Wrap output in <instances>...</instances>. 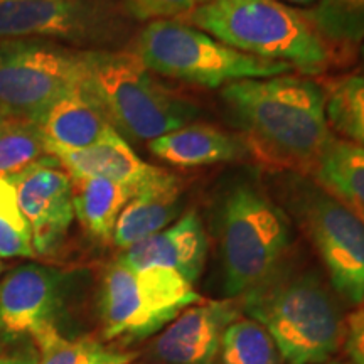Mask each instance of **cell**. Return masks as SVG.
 Masks as SVG:
<instances>
[{
  "instance_id": "obj_1",
  "label": "cell",
  "mask_w": 364,
  "mask_h": 364,
  "mask_svg": "<svg viewBox=\"0 0 364 364\" xmlns=\"http://www.w3.org/2000/svg\"><path fill=\"white\" fill-rule=\"evenodd\" d=\"M221 97L245 134L250 152L273 166L312 174L334 135L327 120V93L316 81L273 76L235 81Z\"/></svg>"
},
{
  "instance_id": "obj_2",
  "label": "cell",
  "mask_w": 364,
  "mask_h": 364,
  "mask_svg": "<svg viewBox=\"0 0 364 364\" xmlns=\"http://www.w3.org/2000/svg\"><path fill=\"white\" fill-rule=\"evenodd\" d=\"M241 311L268 331L289 364H322L344 343L346 322L324 284L312 273L280 268L238 299Z\"/></svg>"
},
{
  "instance_id": "obj_3",
  "label": "cell",
  "mask_w": 364,
  "mask_h": 364,
  "mask_svg": "<svg viewBox=\"0 0 364 364\" xmlns=\"http://www.w3.org/2000/svg\"><path fill=\"white\" fill-rule=\"evenodd\" d=\"M236 51L316 75L329 53L306 14L279 0H211L181 17Z\"/></svg>"
},
{
  "instance_id": "obj_4",
  "label": "cell",
  "mask_w": 364,
  "mask_h": 364,
  "mask_svg": "<svg viewBox=\"0 0 364 364\" xmlns=\"http://www.w3.org/2000/svg\"><path fill=\"white\" fill-rule=\"evenodd\" d=\"M85 88L122 136L150 140L193 124L199 108L164 86L134 51L85 49Z\"/></svg>"
},
{
  "instance_id": "obj_5",
  "label": "cell",
  "mask_w": 364,
  "mask_h": 364,
  "mask_svg": "<svg viewBox=\"0 0 364 364\" xmlns=\"http://www.w3.org/2000/svg\"><path fill=\"white\" fill-rule=\"evenodd\" d=\"M218 235L230 299H240L270 279L292 238L285 213L248 181L231 186L223 196Z\"/></svg>"
},
{
  "instance_id": "obj_6",
  "label": "cell",
  "mask_w": 364,
  "mask_h": 364,
  "mask_svg": "<svg viewBox=\"0 0 364 364\" xmlns=\"http://www.w3.org/2000/svg\"><path fill=\"white\" fill-rule=\"evenodd\" d=\"M134 53L149 71L203 88H223L235 81L273 78L294 71L287 63L236 51L176 19L149 22L136 38Z\"/></svg>"
},
{
  "instance_id": "obj_7",
  "label": "cell",
  "mask_w": 364,
  "mask_h": 364,
  "mask_svg": "<svg viewBox=\"0 0 364 364\" xmlns=\"http://www.w3.org/2000/svg\"><path fill=\"white\" fill-rule=\"evenodd\" d=\"M194 285L167 268L132 270L115 262L103 277L100 312L107 339L140 341L201 302Z\"/></svg>"
},
{
  "instance_id": "obj_8",
  "label": "cell",
  "mask_w": 364,
  "mask_h": 364,
  "mask_svg": "<svg viewBox=\"0 0 364 364\" xmlns=\"http://www.w3.org/2000/svg\"><path fill=\"white\" fill-rule=\"evenodd\" d=\"M85 83L80 51L53 41H0V112L39 122Z\"/></svg>"
},
{
  "instance_id": "obj_9",
  "label": "cell",
  "mask_w": 364,
  "mask_h": 364,
  "mask_svg": "<svg viewBox=\"0 0 364 364\" xmlns=\"http://www.w3.org/2000/svg\"><path fill=\"white\" fill-rule=\"evenodd\" d=\"M292 208L327 268L331 284L353 306L364 302V221L304 176L285 182Z\"/></svg>"
},
{
  "instance_id": "obj_10",
  "label": "cell",
  "mask_w": 364,
  "mask_h": 364,
  "mask_svg": "<svg viewBox=\"0 0 364 364\" xmlns=\"http://www.w3.org/2000/svg\"><path fill=\"white\" fill-rule=\"evenodd\" d=\"M127 31L113 0H0V41H61L90 51L118 44Z\"/></svg>"
},
{
  "instance_id": "obj_11",
  "label": "cell",
  "mask_w": 364,
  "mask_h": 364,
  "mask_svg": "<svg viewBox=\"0 0 364 364\" xmlns=\"http://www.w3.org/2000/svg\"><path fill=\"white\" fill-rule=\"evenodd\" d=\"M66 275L44 265H22L0 284V332L33 343L58 329Z\"/></svg>"
},
{
  "instance_id": "obj_12",
  "label": "cell",
  "mask_w": 364,
  "mask_h": 364,
  "mask_svg": "<svg viewBox=\"0 0 364 364\" xmlns=\"http://www.w3.org/2000/svg\"><path fill=\"white\" fill-rule=\"evenodd\" d=\"M54 157H48L21 174L12 176L17 199L33 235L36 255L53 253L75 221L71 176L59 167Z\"/></svg>"
},
{
  "instance_id": "obj_13",
  "label": "cell",
  "mask_w": 364,
  "mask_h": 364,
  "mask_svg": "<svg viewBox=\"0 0 364 364\" xmlns=\"http://www.w3.org/2000/svg\"><path fill=\"white\" fill-rule=\"evenodd\" d=\"M240 316L238 299L201 300L162 331L154 351L167 364H216L225 331Z\"/></svg>"
},
{
  "instance_id": "obj_14",
  "label": "cell",
  "mask_w": 364,
  "mask_h": 364,
  "mask_svg": "<svg viewBox=\"0 0 364 364\" xmlns=\"http://www.w3.org/2000/svg\"><path fill=\"white\" fill-rule=\"evenodd\" d=\"M206 258L208 236L203 221L198 213L188 211L166 230L124 250L118 262L132 270H174L194 285L201 277Z\"/></svg>"
},
{
  "instance_id": "obj_15",
  "label": "cell",
  "mask_w": 364,
  "mask_h": 364,
  "mask_svg": "<svg viewBox=\"0 0 364 364\" xmlns=\"http://www.w3.org/2000/svg\"><path fill=\"white\" fill-rule=\"evenodd\" d=\"M71 177H102L139 191L166 181L171 174L142 161L118 132L80 150H49Z\"/></svg>"
},
{
  "instance_id": "obj_16",
  "label": "cell",
  "mask_w": 364,
  "mask_h": 364,
  "mask_svg": "<svg viewBox=\"0 0 364 364\" xmlns=\"http://www.w3.org/2000/svg\"><path fill=\"white\" fill-rule=\"evenodd\" d=\"M49 150H80L115 134L85 85L61 98L39 122Z\"/></svg>"
},
{
  "instance_id": "obj_17",
  "label": "cell",
  "mask_w": 364,
  "mask_h": 364,
  "mask_svg": "<svg viewBox=\"0 0 364 364\" xmlns=\"http://www.w3.org/2000/svg\"><path fill=\"white\" fill-rule=\"evenodd\" d=\"M149 150L177 167L235 162L250 152L243 136L201 124H189L157 136L149 142Z\"/></svg>"
},
{
  "instance_id": "obj_18",
  "label": "cell",
  "mask_w": 364,
  "mask_h": 364,
  "mask_svg": "<svg viewBox=\"0 0 364 364\" xmlns=\"http://www.w3.org/2000/svg\"><path fill=\"white\" fill-rule=\"evenodd\" d=\"M181 199L182 186L174 174L134 194L118 216L112 238L115 247L127 250L166 230L179 216Z\"/></svg>"
},
{
  "instance_id": "obj_19",
  "label": "cell",
  "mask_w": 364,
  "mask_h": 364,
  "mask_svg": "<svg viewBox=\"0 0 364 364\" xmlns=\"http://www.w3.org/2000/svg\"><path fill=\"white\" fill-rule=\"evenodd\" d=\"M314 181L364 221V149L332 136L312 171Z\"/></svg>"
},
{
  "instance_id": "obj_20",
  "label": "cell",
  "mask_w": 364,
  "mask_h": 364,
  "mask_svg": "<svg viewBox=\"0 0 364 364\" xmlns=\"http://www.w3.org/2000/svg\"><path fill=\"white\" fill-rule=\"evenodd\" d=\"M73 206L81 226L100 241H112L118 216L134 191L102 177H71Z\"/></svg>"
},
{
  "instance_id": "obj_21",
  "label": "cell",
  "mask_w": 364,
  "mask_h": 364,
  "mask_svg": "<svg viewBox=\"0 0 364 364\" xmlns=\"http://www.w3.org/2000/svg\"><path fill=\"white\" fill-rule=\"evenodd\" d=\"M51 157L41 125L27 118L7 117L0 130V177L21 174Z\"/></svg>"
},
{
  "instance_id": "obj_22",
  "label": "cell",
  "mask_w": 364,
  "mask_h": 364,
  "mask_svg": "<svg viewBox=\"0 0 364 364\" xmlns=\"http://www.w3.org/2000/svg\"><path fill=\"white\" fill-rule=\"evenodd\" d=\"M38 346L39 364H132L136 353L112 349L95 339H66L59 331L34 343Z\"/></svg>"
},
{
  "instance_id": "obj_23",
  "label": "cell",
  "mask_w": 364,
  "mask_h": 364,
  "mask_svg": "<svg viewBox=\"0 0 364 364\" xmlns=\"http://www.w3.org/2000/svg\"><path fill=\"white\" fill-rule=\"evenodd\" d=\"M223 364H280V353L268 331L253 318H236L221 341Z\"/></svg>"
},
{
  "instance_id": "obj_24",
  "label": "cell",
  "mask_w": 364,
  "mask_h": 364,
  "mask_svg": "<svg viewBox=\"0 0 364 364\" xmlns=\"http://www.w3.org/2000/svg\"><path fill=\"white\" fill-rule=\"evenodd\" d=\"M326 110L329 124L364 149V76H348L332 85Z\"/></svg>"
},
{
  "instance_id": "obj_25",
  "label": "cell",
  "mask_w": 364,
  "mask_h": 364,
  "mask_svg": "<svg viewBox=\"0 0 364 364\" xmlns=\"http://www.w3.org/2000/svg\"><path fill=\"white\" fill-rule=\"evenodd\" d=\"M306 16L322 38L334 43L356 44L364 39V0H318Z\"/></svg>"
},
{
  "instance_id": "obj_26",
  "label": "cell",
  "mask_w": 364,
  "mask_h": 364,
  "mask_svg": "<svg viewBox=\"0 0 364 364\" xmlns=\"http://www.w3.org/2000/svg\"><path fill=\"white\" fill-rule=\"evenodd\" d=\"M33 235L11 177H0V258L34 257Z\"/></svg>"
},
{
  "instance_id": "obj_27",
  "label": "cell",
  "mask_w": 364,
  "mask_h": 364,
  "mask_svg": "<svg viewBox=\"0 0 364 364\" xmlns=\"http://www.w3.org/2000/svg\"><path fill=\"white\" fill-rule=\"evenodd\" d=\"M211 0H127V11L136 21H162L184 17Z\"/></svg>"
},
{
  "instance_id": "obj_28",
  "label": "cell",
  "mask_w": 364,
  "mask_h": 364,
  "mask_svg": "<svg viewBox=\"0 0 364 364\" xmlns=\"http://www.w3.org/2000/svg\"><path fill=\"white\" fill-rule=\"evenodd\" d=\"M41 353L33 341L0 338V364H39Z\"/></svg>"
},
{
  "instance_id": "obj_29",
  "label": "cell",
  "mask_w": 364,
  "mask_h": 364,
  "mask_svg": "<svg viewBox=\"0 0 364 364\" xmlns=\"http://www.w3.org/2000/svg\"><path fill=\"white\" fill-rule=\"evenodd\" d=\"M344 346L353 364H364V302L346 321Z\"/></svg>"
},
{
  "instance_id": "obj_30",
  "label": "cell",
  "mask_w": 364,
  "mask_h": 364,
  "mask_svg": "<svg viewBox=\"0 0 364 364\" xmlns=\"http://www.w3.org/2000/svg\"><path fill=\"white\" fill-rule=\"evenodd\" d=\"M6 118H7V115L4 112H0V130H2V127H4V122H6Z\"/></svg>"
},
{
  "instance_id": "obj_31",
  "label": "cell",
  "mask_w": 364,
  "mask_h": 364,
  "mask_svg": "<svg viewBox=\"0 0 364 364\" xmlns=\"http://www.w3.org/2000/svg\"><path fill=\"white\" fill-rule=\"evenodd\" d=\"M290 2H295V4H309V2H312V0H290Z\"/></svg>"
},
{
  "instance_id": "obj_32",
  "label": "cell",
  "mask_w": 364,
  "mask_h": 364,
  "mask_svg": "<svg viewBox=\"0 0 364 364\" xmlns=\"http://www.w3.org/2000/svg\"><path fill=\"white\" fill-rule=\"evenodd\" d=\"M361 56H363V63H364V46H363V51H361Z\"/></svg>"
},
{
  "instance_id": "obj_33",
  "label": "cell",
  "mask_w": 364,
  "mask_h": 364,
  "mask_svg": "<svg viewBox=\"0 0 364 364\" xmlns=\"http://www.w3.org/2000/svg\"><path fill=\"white\" fill-rule=\"evenodd\" d=\"M322 364H343V363H322Z\"/></svg>"
},
{
  "instance_id": "obj_34",
  "label": "cell",
  "mask_w": 364,
  "mask_h": 364,
  "mask_svg": "<svg viewBox=\"0 0 364 364\" xmlns=\"http://www.w3.org/2000/svg\"><path fill=\"white\" fill-rule=\"evenodd\" d=\"M0 270H2V265H0Z\"/></svg>"
},
{
  "instance_id": "obj_35",
  "label": "cell",
  "mask_w": 364,
  "mask_h": 364,
  "mask_svg": "<svg viewBox=\"0 0 364 364\" xmlns=\"http://www.w3.org/2000/svg\"><path fill=\"white\" fill-rule=\"evenodd\" d=\"M132 364H134V363H132Z\"/></svg>"
}]
</instances>
